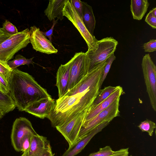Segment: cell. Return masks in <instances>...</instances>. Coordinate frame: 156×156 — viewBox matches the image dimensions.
<instances>
[{"instance_id":"obj_13","label":"cell","mask_w":156,"mask_h":156,"mask_svg":"<svg viewBox=\"0 0 156 156\" xmlns=\"http://www.w3.org/2000/svg\"><path fill=\"white\" fill-rule=\"evenodd\" d=\"M53 156L49 142L38 134L32 138L27 156Z\"/></svg>"},{"instance_id":"obj_23","label":"cell","mask_w":156,"mask_h":156,"mask_svg":"<svg viewBox=\"0 0 156 156\" xmlns=\"http://www.w3.org/2000/svg\"><path fill=\"white\" fill-rule=\"evenodd\" d=\"M126 149V148H123L114 151L112 150L110 146H107L104 147L100 148L98 151L91 153L88 156H112L122 152Z\"/></svg>"},{"instance_id":"obj_20","label":"cell","mask_w":156,"mask_h":156,"mask_svg":"<svg viewBox=\"0 0 156 156\" xmlns=\"http://www.w3.org/2000/svg\"><path fill=\"white\" fill-rule=\"evenodd\" d=\"M120 87L119 86L116 87L109 86L105 87L102 89H100L90 110L100 104L118 89Z\"/></svg>"},{"instance_id":"obj_11","label":"cell","mask_w":156,"mask_h":156,"mask_svg":"<svg viewBox=\"0 0 156 156\" xmlns=\"http://www.w3.org/2000/svg\"><path fill=\"white\" fill-rule=\"evenodd\" d=\"M29 33L30 42L34 49L48 54L58 52V50L43 34L39 28L35 26L30 27Z\"/></svg>"},{"instance_id":"obj_6","label":"cell","mask_w":156,"mask_h":156,"mask_svg":"<svg viewBox=\"0 0 156 156\" xmlns=\"http://www.w3.org/2000/svg\"><path fill=\"white\" fill-rule=\"evenodd\" d=\"M62 12L63 16L66 17L72 23L85 40L87 45L88 50L95 48L98 40L89 32L82 18L74 8L71 0H67Z\"/></svg>"},{"instance_id":"obj_27","label":"cell","mask_w":156,"mask_h":156,"mask_svg":"<svg viewBox=\"0 0 156 156\" xmlns=\"http://www.w3.org/2000/svg\"><path fill=\"white\" fill-rule=\"evenodd\" d=\"M116 59V57L114 53L112 54L106 61V64L105 65L102 76L101 82L100 84V89L105 80L110 70L113 61Z\"/></svg>"},{"instance_id":"obj_40","label":"cell","mask_w":156,"mask_h":156,"mask_svg":"<svg viewBox=\"0 0 156 156\" xmlns=\"http://www.w3.org/2000/svg\"><path fill=\"white\" fill-rule=\"evenodd\" d=\"M130 156H132V155H130Z\"/></svg>"},{"instance_id":"obj_15","label":"cell","mask_w":156,"mask_h":156,"mask_svg":"<svg viewBox=\"0 0 156 156\" xmlns=\"http://www.w3.org/2000/svg\"><path fill=\"white\" fill-rule=\"evenodd\" d=\"M73 57L67 63L61 64L56 73V85L58 90V98L63 97L68 91L71 69Z\"/></svg>"},{"instance_id":"obj_30","label":"cell","mask_w":156,"mask_h":156,"mask_svg":"<svg viewBox=\"0 0 156 156\" xmlns=\"http://www.w3.org/2000/svg\"><path fill=\"white\" fill-rule=\"evenodd\" d=\"M0 91L4 94H8L9 91L8 82L0 75Z\"/></svg>"},{"instance_id":"obj_9","label":"cell","mask_w":156,"mask_h":156,"mask_svg":"<svg viewBox=\"0 0 156 156\" xmlns=\"http://www.w3.org/2000/svg\"><path fill=\"white\" fill-rule=\"evenodd\" d=\"M30 133L37 134L34 129L30 122L23 117L16 119L13 123L11 135L12 144L16 151H21V140L26 134Z\"/></svg>"},{"instance_id":"obj_14","label":"cell","mask_w":156,"mask_h":156,"mask_svg":"<svg viewBox=\"0 0 156 156\" xmlns=\"http://www.w3.org/2000/svg\"><path fill=\"white\" fill-rule=\"evenodd\" d=\"M110 122H106L99 125L87 134L80 139L61 156H75L80 152L92 138L108 125Z\"/></svg>"},{"instance_id":"obj_4","label":"cell","mask_w":156,"mask_h":156,"mask_svg":"<svg viewBox=\"0 0 156 156\" xmlns=\"http://www.w3.org/2000/svg\"><path fill=\"white\" fill-rule=\"evenodd\" d=\"M28 28L12 35L0 44V60L7 62L15 54L30 43Z\"/></svg>"},{"instance_id":"obj_18","label":"cell","mask_w":156,"mask_h":156,"mask_svg":"<svg viewBox=\"0 0 156 156\" xmlns=\"http://www.w3.org/2000/svg\"><path fill=\"white\" fill-rule=\"evenodd\" d=\"M83 5L82 18L87 30L93 36L96 25V20L92 7L85 2H82Z\"/></svg>"},{"instance_id":"obj_39","label":"cell","mask_w":156,"mask_h":156,"mask_svg":"<svg viewBox=\"0 0 156 156\" xmlns=\"http://www.w3.org/2000/svg\"></svg>"},{"instance_id":"obj_36","label":"cell","mask_w":156,"mask_h":156,"mask_svg":"<svg viewBox=\"0 0 156 156\" xmlns=\"http://www.w3.org/2000/svg\"><path fill=\"white\" fill-rule=\"evenodd\" d=\"M154 16H156V8L155 7L150 11Z\"/></svg>"},{"instance_id":"obj_33","label":"cell","mask_w":156,"mask_h":156,"mask_svg":"<svg viewBox=\"0 0 156 156\" xmlns=\"http://www.w3.org/2000/svg\"><path fill=\"white\" fill-rule=\"evenodd\" d=\"M58 19H57L56 20H53V24L52 27L48 30L45 32H42V33L45 36H46L48 37L49 41L51 43L52 42V36L53 34V30L54 28L55 25L58 22Z\"/></svg>"},{"instance_id":"obj_16","label":"cell","mask_w":156,"mask_h":156,"mask_svg":"<svg viewBox=\"0 0 156 156\" xmlns=\"http://www.w3.org/2000/svg\"><path fill=\"white\" fill-rule=\"evenodd\" d=\"M123 92L122 88L120 86L118 89L100 104L90 109L88 112L83 123L93 118L100 112L108 107L115 100L120 98Z\"/></svg>"},{"instance_id":"obj_34","label":"cell","mask_w":156,"mask_h":156,"mask_svg":"<svg viewBox=\"0 0 156 156\" xmlns=\"http://www.w3.org/2000/svg\"><path fill=\"white\" fill-rule=\"evenodd\" d=\"M12 36L7 34L2 28L0 27V44Z\"/></svg>"},{"instance_id":"obj_12","label":"cell","mask_w":156,"mask_h":156,"mask_svg":"<svg viewBox=\"0 0 156 156\" xmlns=\"http://www.w3.org/2000/svg\"><path fill=\"white\" fill-rule=\"evenodd\" d=\"M55 103L51 97L42 98L31 103L24 111L40 119L48 118L54 108Z\"/></svg>"},{"instance_id":"obj_26","label":"cell","mask_w":156,"mask_h":156,"mask_svg":"<svg viewBox=\"0 0 156 156\" xmlns=\"http://www.w3.org/2000/svg\"><path fill=\"white\" fill-rule=\"evenodd\" d=\"M37 134L31 133H28L23 137L20 143L21 151L23 152L28 151L32 137L34 135Z\"/></svg>"},{"instance_id":"obj_2","label":"cell","mask_w":156,"mask_h":156,"mask_svg":"<svg viewBox=\"0 0 156 156\" xmlns=\"http://www.w3.org/2000/svg\"><path fill=\"white\" fill-rule=\"evenodd\" d=\"M7 81L8 94L20 111H24L34 102L51 97L31 75L17 68L12 70Z\"/></svg>"},{"instance_id":"obj_31","label":"cell","mask_w":156,"mask_h":156,"mask_svg":"<svg viewBox=\"0 0 156 156\" xmlns=\"http://www.w3.org/2000/svg\"><path fill=\"white\" fill-rule=\"evenodd\" d=\"M145 21L153 28H156V16L153 15L150 11L147 14Z\"/></svg>"},{"instance_id":"obj_28","label":"cell","mask_w":156,"mask_h":156,"mask_svg":"<svg viewBox=\"0 0 156 156\" xmlns=\"http://www.w3.org/2000/svg\"><path fill=\"white\" fill-rule=\"evenodd\" d=\"M2 28L7 34L11 35H15L19 32L16 27L7 20L3 23Z\"/></svg>"},{"instance_id":"obj_5","label":"cell","mask_w":156,"mask_h":156,"mask_svg":"<svg viewBox=\"0 0 156 156\" xmlns=\"http://www.w3.org/2000/svg\"><path fill=\"white\" fill-rule=\"evenodd\" d=\"M120 98H119L115 100L93 118L83 123L79 134L78 140L99 125L105 122H110L115 118L119 116Z\"/></svg>"},{"instance_id":"obj_37","label":"cell","mask_w":156,"mask_h":156,"mask_svg":"<svg viewBox=\"0 0 156 156\" xmlns=\"http://www.w3.org/2000/svg\"><path fill=\"white\" fill-rule=\"evenodd\" d=\"M4 115V114L3 112L1 110H0V120Z\"/></svg>"},{"instance_id":"obj_29","label":"cell","mask_w":156,"mask_h":156,"mask_svg":"<svg viewBox=\"0 0 156 156\" xmlns=\"http://www.w3.org/2000/svg\"><path fill=\"white\" fill-rule=\"evenodd\" d=\"M145 52H152L156 50V40L152 39L145 43L143 45Z\"/></svg>"},{"instance_id":"obj_25","label":"cell","mask_w":156,"mask_h":156,"mask_svg":"<svg viewBox=\"0 0 156 156\" xmlns=\"http://www.w3.org/2000/svg\"><path fill=\"white\" fill-rule=\"evenodd\" d=\"M12 69L7 64V62L0 60V75L7 81L10 77Z\"/></svg>"},{"instance_id":"obj_7","label":"cell","mask_w":156,"mask_h":156,"mask_svg":"<svg viewBox=\"0 0 156 156\" xmlns=\"http://www.w3.org/2000/svg\"><path fill=\"white\" fill-rule=\"evenodd\" d=\"M143 73L151 106L156 111V67L149 54L143 57L141 63Z\"/></svg>"},{"instance_id":"obj_17","label":"cell","mask_w":156,"mask_h":156,"mask_svg":"<svg viewBox=\"0 0 156 156\" xmlns=\"http://www.w3.org/2000/svg\"><path fill=\"white\" fill-rule=\"evenodd\" d=\"M67 0H50L44 13L48 20L53 21L55 18L62 20L63 19V9Z\"/></svg>"},{"instance_id":"obj_38","label":"cell","mask_w":156,"mask_h":156,"mask_svg":"<svg viewBox=\"0 0 156 156\" xmlns=\"http://www.w3.org/2000/svg\"><path fill=\"white\" fill-rule=\"evenodd\" d=\"M27 152H23V154L21 156H27Z\"/></svg>"},{"instance_id":"obj_8","label":"cell","mask_w":156,"mask_h":156,"mask_svg":"<svg viewBox=\"0 0 156 156\" xmlns=\"http://www.w3.org/2000/svg\"><path fill=\"white\" fill-rule=\"evenodd\" d=\"M87 112H81L61 125L56 127L64 136L69 145V147L78 140L79 134Z\"/></svg>"},{"instance_id":"obj_22","label":"cell","mask_w":156,"mask_h":156,"mask_svg":"<svg viewBox=\"0 0 156 156\" xmlns=\"http://www.w3.org/2000/svg\"><path fill=\"white\" fill-rule=\"evenodd\" d=\"M34 57L27 59L20 55H16L15 58L12 60H9L7 63L9 67L13 70L20 66L27 65H29L30 64H33L34 63L33 61Z\"/></svg>"},{"instance_id":"obj_21","label":"cell","mask_w":156,"mask_h":156,"mask_svg":"<svg viewBox=\"0 0 156 156\" xmlns=\"http://www.w3.org/2000/svg\"><path fill=\"white\" fill-rule=\"evenodd\" d=\"M16 108L12 100L8 94H4L0 91V110L4 115L12 111Z\"/></svg>"},{"instance_id":"obj_32","label":"cell","mask_w":156,"mask_h":156,"mask_svg":"<svg viewBox=\"0 0 156 156\" xmlns=\"http://www.w3.org/2000/svg\"><path fill=\"white\" fill-rule=\"evenodd\" d=\"M71 0L74 8L82 18L83 9V5L82 2L80 0Z\"/></svg>"},{"instance_id":"obj_24","label":"cell","mask_w":156,"mask_h":156,"mask_svg":"<svg viewBox=\"0 0 156 156\" xmlns=\"http://www.w3.org/2000/svg\"><path fill=\"white\" fill-rule=\"evenodd\" d=\"M138 127L142 132H147L150 136H152L156 126L154 122L147 119L141 122Z\"/></svg>"},{"instance_id":"obj_3","label":"cell","mask_w":156,"mask_h":156,"mask_svg":"<svg viewBox=\"0 0 156 156\" xmlns=\"http://www.w3.org/2000/svg\"><path fill=\"white\" fill-rule=\"evenodd\" d=\"M118 44L111 37L98 40L95 47L85 53L88 73L105 62L114 53Z\"/></svg>"},{"instance_id":"obj_35","label":"cell","mask_w":156,"mask_h":156,"mask_svg":"<svg viewBox=\"0 0 156 156\" xmlns=\"http://www.w3.org/2000/svg\"><path fill=\"white\" fill-rule=\"evenodd\" d=\"M129 154V148H126V150L124 152L112 156H128Z\"/></svg>"},{"instance_id":"obj_1","label":"cell","mask_w":156,"mask_h":156,"mask_svg":"<svg viewBox=\"0 0 156 156\" xmlns=\"http://www.w3.org/2000/svg\"><path fill=\"white\" fill-rule=\"evenodd\" d=\"M106 62L88 73L75 86L55 101L48 117L56 127L84 111L88 112L96 98Z\"/></svg>"},{"instance_id":"obj_10","label":"cell","mask_w":156,"mask_h":156,"mask_svg":"<svg viewBox=\"0 0 156 156\" xmlns=\"http://www.w3.org/2000/svg\"><path fill=\"white\" fill-rule=\"evenodd\" d=\"M73 58L68 91L77 84L88 73L86 53L82 51L76 53Z\"/></svg>"},{"instance_id":"obj_19","label":"cell","mask_w":156,"mask_h":156,"mask_svg":"<svg viewBox=\"0 0 156 156\" xmlns=\"http://www.w3.org/2000/svg\"><path fill=\"white\" fill-rule=\"evenodd\" d=\"M149 5L147 0H131L130 9L133 19L141 20L147 12Z\"/></svg>"}]
</instances>
